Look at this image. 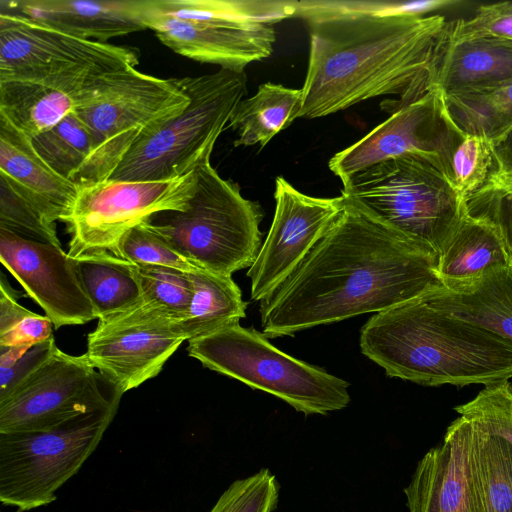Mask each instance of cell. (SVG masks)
<instances>
[{
	"instance_id": "obj_30",
	"label": "cell",
	"mask_w": 512,
	"mask_h": 512,
	"mask_svg": "<svg viewBox=\"0 0 512 512\" xmlns=\"http://www.w3.org/2000/svg\"><path fill=\"white\" fill-rule=\"evenodd\" d=\"M465 419L469 425L472 464L486 512H512V444L479 423Z\"/></svg>"
},
{
	"instance_id": "obj_26",
	"label": "cell",
	"mask_w": 512,
	"mask_h": 512,
	"mask_svg": "<svg viewBox=\"0 0 512 512\" xmlns=\"http://www.w3.org/2000/svg\"><path fill=\"white\" fill-rule=\"evenodd\" d=\"M440 451L439 512H486L464 417L459 416L448 426Z\"/></svg>"
},
{
	"instance_id": "obj_23",
	"label": "cell",
	"mask_w": 512,
	"mask_h": 512,
	"mask_svg": "<svg viewBox=\"0 0 512 512\" xmlns=\"http://www.w3.org/2000/svg\"><path fill=\"white\" fill-rule=\"evenodd\" d=\"M512 264V255L498 229L466 209L438 253L436 273L445 288H455L486 270Z\"/></svg>"
},
{
	"instance_id": "obj_10",
	"label": "cell",
	"mask_w": 512,
	"mask_h": 512,
	"mask_svg": "<svg viewBox=\"0 0 512 512\" xmlns=\"http://www.w3.org/2000/svg\"><path fill=\"white\" fill-rule=\"evenodd\" d=\"M197 187V171L151 182L105 180L78 187L65 221L70 234L68 255L114 253L121 238L136 225L167 211H184Z\"/></svg>"
},
{
	"instance_id": "obj_38",
	"label": "cell",
	"mask_w": 512,
	"mask_h": 512,
	"mask_svg": "<svg viewBox=\"0 0 512 512\" xmlns=\"http://www.w3.org/2000/svg\"><path fill=\"white\" fill-rule=\"evenodd\" d=\"M279 485L268 469L234 481L209 512H272L278 502Z\"/></svg>"
},
{
	"instance_id": "obj_33",
	"label": "cell",
	"mask_w": 512,
	"mask_h": 512,
	"mask_svg": "<svg viewBox=\"0 0 512 512\" xmlns=\"http://www.w3.org/2000/svg\"><path fill=\"white\" fill-rule=\"evenodd\" d=\"M142 307L173 321L184 319L194 294L190 273L166 266L136 265Z\"/></svg>"
},
{
	"instance_id": "obj_9",
	"label": "cell",
	"mask_w": 512,
	"mask_h": 512,
	"mask_svg": "<svg viewBox=\"0 0 512 512\" xmlns=\"http://www.w3.org/2000/svg\"><path fill=\"white\" fill-rule=\"evenodd\" d=\"M119 404L40 431L0 433V501L31 510L56 500V491L95 451Z\"/></svg>"
},
{
	"instance_id": "obj_11",
	"label": "cell",
	"mask_w": 512,
	"mask_h": 512,
	"mask_svg": "<svg viewBox=\"0 0 512 512\" xmlns=\"http://www.w3.org/2000/svg\"><path fill=\"white\" fill-rule=\"evenodd\" d=\"M121 395L84 354L72 356L57 348L0 400V433L50 429L79 415L117 405Z\"/></svg>"
},
{
	"instance_id": "obj_14",
	"label": "cell",
	"mask_w": 512,
	"mask_h": 512,
	"mask_svg": "<svg viewBox=\"0 0 512 512\" xmlns=\"http://www.w3.org/2000/svg\"><path fill=\"white\" fill-rule=\"evenodd\" d=\"M275 212L259 254L247 271L250 298L270 296L299 266L344 208L342 195L320 198L306 195L285 178L275 180Z\"/></svg>"
},
{
	"instance_id": "obj_36",
	"label": "cell",
	"mask_w": 512,
	"mask_h": 512,
	"mask_svg": "<svg viewBox=\"0 0 512 512\" xmlns=\"http://www.w3.org/2000/svg\"><path fill=\"white\" fill-rule=\"evenodd\" d=\"M113 254L135 265L166 266L188 273L202 269L182 256L148 220L130 229Z\"/></svg>"
},
{
	"instance_id": "obj_2",
	"label": "cell",
	"mask_w": 512,
	"mask_h": 512,
	"mask_svg": "<svg viewBox=\"0 0 512 512\" xmlns=\"http://www.w3.org/2000/svg\"><path fill=\"white\" fill-rule=\"evenodd\" d=\"M310 31L299 118H318L378 96L393 113L431 88L451 22L439 14L298 11Z\"/></svg>"
},
{
	"instance_id": "obj_22",
	"label": "cell",
	"mask_w": 512,
	"mask_h": 512,
	"mask_svg": "<svg viewBox=\"0 0 512 512\" xmlns=\"http://www.w3.org/2000/svg\"><path fill=\"white\" fill-rule=\"evenodd\" d=\"M512 79V40L477 37L449 40L437 61L431 88L441 93Z\"/></svg>"
},
{
	"instance_id": "obj_37",
	"label": "cell",
	"mask_w": 512,
	"mask_h": 512,
	"mask_svg": "<svg viewBox=\"0 0 512 512\" xmlns=\"http://www.w3.org/2000/svg\"><path fill=\"white\" fill-rule=\"evenodd\" d=\"M454 409L460 416L479 423L512 444V383L509 380L484 386L475 398Z\"/></svg>"
},
{
	"instance_id": "obj_12",
	"label": "cell",
	"mask_w": 512,
	"mask_h": 512,
	"mask_svg": "<svg viewBox=\"0 0 512 512\" xmlns=\"http://www.w3.org/2000/svg\"><path fill=\"white\" fill-rule=\"evenodd\" d=\"M137 48L82 39L26 16L0 12V82H45L139 63Z\"/></svg>"
},
{
	"instance_id": "obj_41",
	"label": "cell",
	"mask_w": 512,
	"mask_h": 512,
	"mask_svg": "<svg viewBox=\"0 0 512 512\" xmlns=\"http://www.w3.org/2000/svg\"><path fill=\"white\" fill-rule=\"evenodd\" d=\"M440 445L431 448L418 462L404 489L409 512H439Z\"/></svg>"
},
{
	"instance_id": "obj_4",
	"label": "cell",
	"mask_w": 512,
	"mask_h": 512,
	"mask_svg": "<svg viewBox=\"0 0 512 512\" xmlns=\"http://www.w3.org/2000/svg\"><path fill=\"white\" fill-rule=\"evenodd\" d=\"M178 82L189 97L188 105L137 141L110 180L166 181L210 161L216 140L247 94V76L244 71L220 68Z\"/></svg>"
},
{
	"instance_id": "obj_31",
	"label": "cell",
	"mask_w": 512,
	"mask_h": 512,
	"mask_svg": "<svg viewBox=\"0 0 512 512\" xmlns=\"http://www.w3.org/2000/svg\"><path fill=\"white\" fill-rule=\"evenodd\" d=\"M490 141V172L484 185L465 200V209L469 215L493 224L512 255V126Z\"/></svg>"
},
{
	"instance_id": "obj_21",
	"label": "cell",
	"mask_w": 512,
	"mask_h": 512,
	"mask_svg": "<svg viewBox=\"0 0 512 512\" xmlns=\"http://www.w3.org/2000/svg\"><path fill=\"white\" fill-rule=\"evenodd\" d=\"M99 74L83 71L45 82H0V115L33 138L73 112L84 85Z\"/></svg>"
},
{
	"instance_id": "obj_43",
	"label": "cell",
	"mask_w": 512,
	"mask_h": 512,
	"mask_svg": "<svg viewBox=\"0 0 512 512\" xmlns=\"http://www.w3.org/2000/svg\"><path fill=\"white\" fill-rule=\"evenodd\" d=\"M52 321L47 316L34 313L12 329L0 334V346H33L50 338Z\"/></svg>"
},
{
	"instance_id": "obj_24",
	"label": "cell",
	"mask_w": 512,
	"mask_h": 512,
	"mask_svg": "<svg viewBox=\"0 0 512 512\" xmlns=\"http://www.w3.org/2000/svg\"><path fill=\"white\" fill-rule=\"evenodd\" d=\"M81 286L98 320L126 313L142 305L136 265L110 252L74 258Z\"/></svg>"
},
{
	"instance_id": "obj_20",
	"label": "cell",
	"mask_w": 512,
	"mask_h": 512,
	"mask_svg": "<svg viewBox=\"0 0 512 512\" xmlns=\"http://www.w3.org/2000/svg\"><path fill=\"white\" fill-rule=\"evenodd\" d=\"M432 307L512 342V264L486 270L464 285L423 293Z\"/></svg>"
},
{
	"instance_id": "obj_15",
	"label": "cell",
	"mask_w": 512,
	"mask_h": 512,
	"mask_svg": "<svg viewBox=\"0 0 512 512\" xmlns=\"http://www.w3.org/2000/svg\"><path fill=\"white\" fill-rule=\"evenodd\" d=\"M457 131L444 110L440 92L430 89L393 112L360 140L337 152L328 166L344 184L380 162L418 154L437 162L446 173L447 157Z\"/></svg>"
},
{
	"instance_id": "obj_3",
	"label": "cell",
	"mask_w": 512,
	"mask_h": 512,
	"mask_svg": "<svg viewBox=\"0 0 512 512\" xmlns=\"http://www.w3.org/2000/svg\"><path fill=\"white\" fill-rule=\"evenodd\" d=\"M361 352L389 377L424 386H484L512 378V342L446 314L422 296L370 317Z\"/></svg>"
},
{
	"instance_id": "obj_44",
	"label": "cell",
	"mask_w": 512,
	"mask_h": 512,
	"mask_svg": "<svg viewBox=\"0 0 512 512\" xmlns=\"http://www.w3.org/2000/svg\"><path fill=\"white\" fill-rule=\"evenodd\" d=\"M22 296V293H18L9 285L2 273L0 280V334L7 332L23 319L34 314L18 303V299Z\"/></svg>"
},
{
	"instance_id": "obj_32",
	"label": "cell",
	"mask_w": 512,
	"mask_h": 512,
	"mask_svg": "<svg viewBox=\"0 0 512 512\" xmlns=\"http://www.w3.org/2000/svg\"><path fill=\"white\" fill-rule=\"evenodd\" d=\"M31 139L38 154L58 174L78 187L90 183L95 143L87 126L74 112Z\"/></svg>"
},
{
	"instance_id": "obj_40",
	"label": "cell",
	"mask_w": 512,
	"mask_h": 512,
	"mask_svg": "<svg viewBox=\"0 0 512 512\" xmlns=\"http://www.w3.org/2000/svg\"><path fill=\"white\" fill-rule=\"evenodd\" d=\"M477 37L512 40V1L482 4L471 18L451 22V40Z\"/></svg>"
},
{
	"instance_id": "obj_39",
	"label": "cell",
	"mask_w": 512,
	"mask_h": 512,
	"mask_svg": "<svg viewBox=\"0 0 512 512\" xmlns=\"http://www.w3.org/2000/svg\"><path fill=\"white\" fill-rule=\"evenodd\" d=\"M460 4L458 0L425 1H298L297 11L400 13L427 15Z\"/></svg>"
},
{
	"instance_id": "obj_42",
	"label": "cell",
	"mask_w": 512,
	"mask_h": 512,
	"mask_svg": "<svg viewBox=\"0 0 512 512\" xmlns=\"http://www.w3.org/2000/svg\"><path fill=\"white\" fill-rule=\"evenodd\" d=\"M54 337L30 347L13 365L0 368V400L41 367L57 350Z\"/></svg>"
},
{
	"instance_id": "obj_35",
	"label": "cell",
	"mask_w": 512,
	"mask_h": 512,
	"mask_svg": "<svg viewBox=\"0 0 512 512\" xmlns=\"http://www.w3.org/2000/svg\"><path fill=\"white\" fill-rule=\"evenodd\" d=\"M0 227L25 239L61 247L55 222L1 174Z\"/></svg>"
},
{
	"instance_id": "obj_1",
	"label": "cell",
	"mask_w": 512,
	"mask_h": 512,
	"mask_svg": "<svg viewBox=\"0 0 512 512\" xmlns=\"http://www.w3.org/2000/svg\"><path fill=\"white\" fill-rule=\"evenodd\" d=\"M344 200L304 260L260 301L268 339L381 312L442 286L434 251Z\"/></svg>"
},
{
	"instance_id": "obj_16",
	"label": "cell",
	"mask_w": 512,
	"mask_h": 512,
	"mask_svg": "<svg viewBox=\"0 0 512 512\" xmlns=\"http://www.w3.org/2000/svg\"><path fill=\"white\" fill-rule=\"evenodd\" d=\"M0 260L56 328L96 319L76 271L62 247L22 238L0 227Z\"/></svg>"
},
{
	"instance_id": "obj_28",
	"label": "cell",
	"mask_w": 512,
	"mask_h": 512,
	"mask_svg": "<svg viewBox=\"0 0 512 512\" xmlns=\"http://www.w3.org/2000/svg\"><path fill=\"white\" fill-rule=\"evenodd\" d=\"M440 94L448 118L463 133L493 140L512 126V79Z\"/></svg>"
},
{
	"instance_id": "obj_34",
	"label": "cell",
	"mask_w": 512,
	"mask_h": 512,
	"mask_svg": "<svg viewBox=\"0 0 512 512\" xmlns=\"http://www.w3.org/2000/svg\"><path fill=\"white\" fill-rule=\"evenodd\" d=\"M491 165V141L458 130L447 157L446 175L463 200L484 185Z\"/></svg>"
},
{
	"instance_id": "obj_5",
	"label": "cell",
	"mask_w": 512,
	"mask_h": 512,
	"mask_svg": "<svg viewBox=\"0 0 512 512\" xmlns=\"http://www.w3.org/2000/svg\"><path fill=\"white\" fill-rule=\"evenodd\" d=\"M197 187L186 210L148 221L182 256L210 272L231 276L250 268L262 246L260 204L241 195L210 161L197 169Z\"/></svg>"
},
{
	"instance_id": "obj_6",
	"label": "cell",
	"mask_w": 512,
	"mask_h": 512,
	"mask_svg": "<svg viewBox=\"0 0 512 512\" xmlns=\"http://www.w3.org/2000/svg\"><path fill=\"white\" fill-rule=\"evenodd\" d=\"M341 195L437 255L465 211L437 162L405 154L373 165L343 184Z\"/></svg>"
},
{
	"instance_id": "obj_13",
	"label": "cell",
	"mask_w": 512,
	"mask_h": 512,
	"mask_svg": "<svg viewBox=\"0 0 512 512\" xmlns=\"http://www.w3.org/2000/svg\"><path fill=\"white\" fill-rule=\"evenodd\" d=\"M175 323L142 306L98 320L84 356L123 394L157 376L185 341Z\"/></svg>"
},
{
	"instance_id": "obj_17",
	"label": "cell",
	"mask_w": 512,
	"mask_h": 512,
	"mask_svg": "<svg viewBox=\"0 0 512 512\" xmlns=\"http://www.w3.org/2000/svg\"><path fill=\"white\" fill-rule=\"evenodd\" d=\"M145 24L174 52L236 71H244L248 64L269 57L276 41L271 24L187 21L154 14L150 7Z\"/></svg>"
},
{
	"instance_id": "obj_18",
	"label": "cell",
	"mask_w": 512,
	"mask_h": 512,
	"mask_svg": "<svg viewBox=\"0 0 512 512\" xmlns=\"http://www.w3.org/2000/svg\"><path fill=\"white\" fill-rule=\"evenodd\" d=\"M151 0H1L0 12L26 16L73 36L107 43L147 29Z\"/></svg>"
},
{
	"instance_id": "obj_7",
	"label": "cell",
	"mask_w": 512,
	"mask_h": 512,
	"mask_svg": "<svg viewBox=\"0 0 512 512\" xmlns=\"http://www.w3.org/2000/svg\"><path fill=\"white\" fill-rule=\"evenodd\" d=\"M188 103L178 78L155 77L136 67L90 78L73 110L95 143L90 183L108 180L137 141Z\"/></svg>"
},
{
	"instance_id": "obj_25",
	"label": "cell",
	"mask_w": 512,
	"mask_h": 512,
	"mask_svg": "<svg viewBox=\"0 0 512 512\" xmlns=\"http://www.w3.org/2000/svg\"><path fill=\"white\" fill-rule=\"evenodd\" d=\"M302 88H287L264 83L256 94L242 99L229 120L228 127L237 132L235 146H265L276 134L300 117Z\"/></svg>"
},
{
	"instance_id": "obj_8",
	"label": "cell",
	"mask_w": 512,
	"mask_h": 512,
	"mask_svg": "<svg viewBox=\"0 0 512 512\" xmlns=\"http://www.w3.org/2000/svg\"><path fill=\"white\" fill-rule=\"evenodd\" d=\"M187 350L204 367L270 393L305 415H324L350 402L347 381L282 352L254 328L231 325L189 340Z\"/></svg>"
},
{
	"instance_id": "obj_27",
	"label": "cell",
	"mask_w": 512,
	"mask_h": 512,
	"mask_svg": "<svg viewBox=\"0 0 512 512\" xmlns=\"http://www.w3.org/2000/svg\"><path fill=\"white\" fill-rule=\"evenodd\" d=\"M194 294L187 316L175 326L185 338L201 337L245 318L247 302L231 276L205 269L190 273Z\"/></svg>"
},
{
	"instance_id": "obj_19",
	"label": "cell",
	"mask_w": 512,
	"mask_h": 512,
	"mask_svg": "<svg viewBox=\"0 0 512 512\" xmlns=\"http://www.w3.org/2000/svg\"><path fill=\"white\" fill-rule=\"evenodd\" d=\"M0 174L27 195L53 222H65L78 186L58 174L35 150L32 139L0 115Z\"/></svg>"
},
{
	"instance_id": "obj_45",
	"label": "cell",
	"mask_w": 512,
	"mask_h": 512,
	"mask_svg": "<svg viewBox=\"0 0 512 512\" xmlns=\"http://www.w3.org/2000/svg\"><path fill=\"white\" fill-rule=\"evenodd\" d=\"M29 348L24 345L0 346V368H8L13 365Z\"/></svg>"
},
{
	"instance_id": "obj_29",
	"label": "cell",
	"mask_w": 512,
	"mask_h": 512,
	"mask_svg": "<svg viewBox=\"0 0 512 512\" xmlns=\"http://www.w3.org/2000/svg\"><path fill=\"white\" fill-rule=\"evenodd\" d=\"M297 5L284 0H152L150 12L195 22L273 25L294 17Z\"/></svg>"
}]
</instances>
